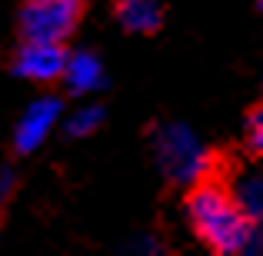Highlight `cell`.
<instances>
[{
  "label": "cell",
  "instance_id": "9",
  "mask_svg": "<svg viewBox=\"0 0 263 256\" xmlns=\"http://www.w3.org/2000/svg\"><path fill=\"white\" fill-rule=\"evenodd\" d=\"M100 120H103V110H100V107H87V110H80V113L70 116V123H67V133H70V136H87L90 130L100 127Z\"/></svg>",
  "mask_w": 263,
  "mask_h": 256
},
{
  "label": "cell",
  "instance_id": "1",
  "mask_svg": "<svg viewBox=\"0 0 263 256\" xmlns=\"http://www.w3.org/2000/svg\"><path fill=\"white\" fill-rule=\"evenodd\" d=\"M186 220L197 240L213 253H240L250 250L260 226L247 216L237 193L220 180H197L186 193Z\"/></svg>",
  "mask_w": 263,
  "mask_h": 256
},
{
  "label": "cell",
  "instance_id": "7",
  "mask_svg": "<svg viewBox=\"0 0 263 256\" xmlns=\"http://www.w3.org/2000/svg\"><path fill=\"white\" fill-rule=\"evenodd\" d=\"M64 80L73 93H93V90L103 87V64L93 53H73L70 64H67Z\"/></svg>",
  "mask_w": 263,
  "mask_h": 256
},
{
  "label": "cell",
  "instance_id": "10",
  "mask_svg": "<svg viewBox=\"0 0 263 256\" xmlns=\"http://www.w3.org/2000/svg\"><path fill=\"white\" fill-rule=\"evenodd\" d=\"M247 150L253 156H263V103L253 107L247 116Z\"/></svg>",
  "mask_w": 263,
  "mask_h": 256
},
{
  "label": "cell",
  "instance_id": "5",
  "mask_svg": "<svg viewBox=\"0 0 263 256\" xmlns=\"http://www.w3.org/2000/svg\"><path fill=\"white\" fill-rule=\"evenodd\" d=\"M57 116H60V103L53 100V96L33 103V107L20 116L17 133H13V147H17V153H30V150H37L40 143L47 140L50 127L57 123Z\"/></svg>",
  "mask_w": 263,
  "mask_h": 256
},
{
  "label": "cell",
  "instance_id": "3",
  "mask_svg": "<svg viewBox=\"0 0 263 256\" xmlns=\"http://www.w3.org/2000/svg\"><path fill=\"white\" fill-rule=\"evenodd\" d=\"M157 153H160V163L167 170V176H174V180H200L206 170V153L200 150V143L193 140L190 130L177 127V123L160 130Z\"/></svg>",
  "mask_w": 263,
  "mask_h": 256
},
{
  "label": "cell",
  "instance_id": "2",
  "mask_svg": "<svg viewBox=\"0 0 263 256\" xmlns=\"http://www.w3.org/2000/svg\"><path fill=\"white\" fill-rule=\"evenodd\" d=\"M87 0H24L17 17L20 40H57L64 44L80 24Z\"/></svg>",
  "mask_w": 263,
  "mask_h": 256
},
{
  "label": "cell",
  "instance_id": "11",
  "mask_svg": "<svg viewBox=\"0 0 263 256\" xmlns=\"http://www.w3.org/2000/svg\"><path fill=\"white\" fill-rule=\"evenodd\" d=\"M10 190H13V173L10 170H0V203L10 196Z\"/></svg>",
  "mask_w": 263,
  "mask_h": 256
},
{
  "label": "cell",
  "instance_id": "6",
  "mask_svg": "<svg viewBox=\"0 0 263 256\" xmlns=\"http://www.w3.org/2000/svg\"><path fill=\"white\" fill-rule=\"evenodd\" d=\"M114 10H117V20L130 33H154L163 24V10L157 0H117Z\"/></svg>",
  "mask_w": 263,
  "mask_h": 256
},
{
  "label": "cell",
  "instance_id": "4",
  "mask_svg": "<svg viewBox=\"0 0 263 256\" xmlns=\"http://www.w3.org/2000/svg\"><path fill=\"white\" fill-rule=\"evenodd\" d=\"M70 53L57 40H24L13 53V73L30 84H53L67 73Z\"/></svg>",
  "mask_w": 263,
  "mask_h": 256
},
{
  "label": "cell",
  "instance_id": "8",
  "mask_svg": "<svg viewBox=\"0 0 263 256\" xmlns=\"http://www.w3.org/2000/svg\"><path fill=\"white\" fill-rule=\"evenodd\" d=\"M233 193H237L240 206L247 210V216L260 226L263 223V176H247L243 183L233 186Z\"/></svg>",
  "mask_w": 263,
  "mask_h": 256
}]
</instances>
